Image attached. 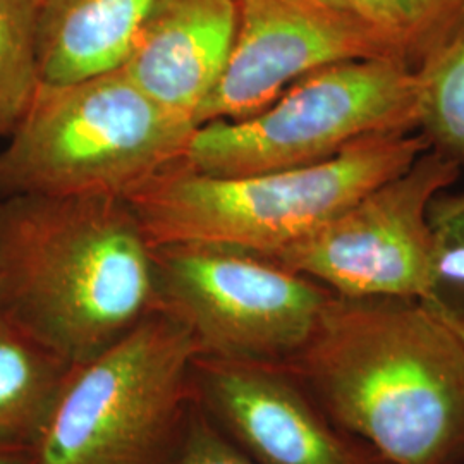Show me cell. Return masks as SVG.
<instances>
[{"instance_id": "6da1fadb", "label": "cell", "mask_w": 464, "mask_h": 464, "mask_svg": "<svg viewBox=\"0 0 464 464\" xmlns=\"http://www.w3.org/2000/svg\"><path fill=\"white\" fill-rule=\"evenodd\" d=\"M284 366L382 464L464 463V346L415 298L332 295Z\"/></svg>"}, {"instance_id": "8992f818", "label": "cell", "mask_w": 464, "mask_h": 464, "mask_svg": "<svg viewBox=\"0 0 464 464\" xmlns=\"http://www.w3.org/2000/svg\"><path fill=\"white\" fill-rule=\"evenodd\" d=\"M420 76L387 59L316 69L255 116L197 126L184 166L246 176L312 166L362 141L418 133Z\"/></svg>"}, {"instance_id": "2e32d148", "label": "cell", "mask_w": 464, "mask_h": 464, "mask_svg": "<svg viewBox=\"0 0 464 464\" xmlns=\"http://www.w3.org/2000/svg\"><path fill=\"white\" fill-rule=\"evenodd\" d=\"M418 76V133L464 170V24Z\"/></svg>"}, {"instance_id": "3957f363", "label": "cell", "mask_w": 464, "mask_h": 464, "mask_svg": "<svg viewBox=\"0 0 464 464\" xmlns=\"http://www.w3.org/2000/svg\"><path fill=\"white\" fill-rule=\"evenodd\" d=\"M427 149L420 133L389 134L318 164L246 176L203 174L179 160L126 199L151 246L198 245L270 258Z\"/></svg>"}, {"instance_id": "ac0fdd59", "label": "cell", "mask_w": 464, "mask_h": 464, "mask_svg": "<svg viewBox=\"0 0 464 464\" xmlns=\"http://www.w3.org/2000/svg\"><path fill=\"white\" fill-rule=\"evenodd\" d=\"M174 464H258L195 404Z\"/></svg>"}, {"instance_id": "7a4b0ae2", "label": "cell", "mask_w": 464, "mask_h": 464, "mask_svg": "<svg viewBox=\"0 0 464 464\" xmlns=\"http://www.w3.org/2000/svg\"><path fill=\"white\" fill-rule=\"evenodd\" d=\"M159 308L153 246L122 197L0 198V318L71 365Z\"/></svg>"}, {"instance_id": "d6986e66", "label": "cell", "mask_w": 464, "mask_h": 464, "mask_svg": "<svg viewBox=\"0 0 464 464\" xmlns=\"http://www.w3.org/2000/svg\"><path fill=\"white\" fill-rule=\"evenodd\" d=\"M0 464H34V452L0 449Z\"/></svg>"}, {"instance_id": "52a82bcc", "label": "cell", "mask_w": 464, "mask_h": 464, "mask_svg": "<svg viewBox=\"0 0 464 464\" xmlns=\"http://www.w3.org/2000/svg\"><path fill=\"white\" fill-rule=\"evenodd\" d=\"M159 308L189 332L199 358L287 365L334 293L236 249L153 246Z\"/></svg>"}, {"instance_id": "9c48e42d", "label": "cell", "mask_w": 464, "mask_h": 464, "mask_svg": "<svg viewBox=\"0 0 464 464\" xmlns=\"http://www.w3.org/2000/svg\"><path fill=\"white\" fill-rule=\"evenodd\" d=\"M236 7L231 55L197 126L255 116L316 69L387 59L365 30L324 0H236Z\"/></svg>"}, {"instance_id": "4fadbf2b", "label": "cell", "mask_w": 464, "mask_h": 464, "mask_svg": "<svg viewBox=\"0 0 464 464\" xmlns=\"http://www.w3.org/2000/svg\"><path fill=\"white\" fill-rule=\"evenodd\" d=\"M74 368L0 318V449L34 452Z\"/></svg>"}, {"instance_id": "5bb4252c", "label": "cell", "mask_w": 464, "mask_h": 464, "mask_svg": "<svg viewBox=\"0 0 464 464\" xmlns=\"http://www.w3.org/2000/svg\"><path fill=\"white\" fill-rule=\"evenodd\" d=\"M373 38L389 61L420 72L464 24V0H324Z\"/></svg>"}, {"instance_id": "9a60e30c", "label": "cell", "mask_w": 464, "mask_h": 464, "mask_svg": "<svg viewBox=\"0 0 464 464\" xmlns=\"http://www.w3.org/2000/svg\"><path fill=\"white\" fill-rule=\"evenodd\" d=\"M429 224L430 255L416 301L464 346V189L431 199Z\"/></svg>"}, {"instance_id": "7c38bea8", "label": "cell", "mask_w": 464, "mask_h": 464, "mask_svg": "<svg viewBox=\"0 0 464 464\" xmlns=\"http://www.w3.org/2000/svg\"><path fill=\"white\" fill-rule=\"evenodd\" d=\"M157 0H40V82L74 83L124 64Z\"/></svg>"}, {"instance_id": "5b68a950", "label": "cell", "mask_w": 464, "mask_h": 464, "mask_svg": "<svg viewBox=\"0 0 464 464\" xmlns=\"http://www.w3.org/2000/svg\"><path fill=\"white\" fill-rule=\"evenodd\" d=\"M189 332L157 308L76 366L34 464H174L195 408Z\"/></svg>"}, {"instance_id": "277c9868", "label": "cell", "mask_w": 464, "mask_h": 464, "mask_svg": "<svg viewBox=\"0 0 464 464\" xmlns=\"http://www.w3.org/2000/svg\"><path fill=\"white\" fill-rule=\"evenodd\" d=\"M195 130L121 67L74 83H40L0 151V198H126L183 160Z\"/></svg>"}, {"instance_id": "e0dca14e", "label": "cell", "mask_w": 464, "mask_h": 464, "mask_svg": "<svg viewBox=\"0 0 464 464\" xmlns=\"http://www.w3.org/2000/svg\"><path fill=\"white\" fill-rule=\"evenodd\" d=\"M40 0H0V136H9L40 86L36 19Z\"/></svg>"}, {"instance_id": "ba28073f", "label": "cell", "mask_w": 464, "mask_h": 464, "mask_svg": "<svg viewBox=\"0 0 464 464\" xmlns=\"http://www.w3.org/2000/svg\"><path fill=\"white\" fill-rule=\"evenodd\" d=\"M448 157L427 149L315 231L270 262L348 298H418L430 255L431 199L461 176Z\"/></svg>"}, {"instance_id": "30bf717a", "label": "cell", "mask_w": 464, "mask_h": 464, "mask_svg": "<svg viewBox=\"0 0 464 464\" xmlns=\"http://www.w3.org/2000/svg\"><path fill=\"white\" fill-rule=\"evenodd\" d=\"M193 399L258 464H382L284 365L195 356Z\"/></svg>"}, {"instance_id": "8fae6325", "label": "cell", "mask_w": 464, "mask_h": 464, "mask_svg": "<svg viewBox=\"0 0 464 464\" xmlns=\"http://www.w3.org/2000/svg\"><path fill=\"white\" fill-rule=\"evenodd\" d=\"M236 28V0H157L121 69L149 97L197 124L227 66Z\"/></svg>"}]
</instances>
